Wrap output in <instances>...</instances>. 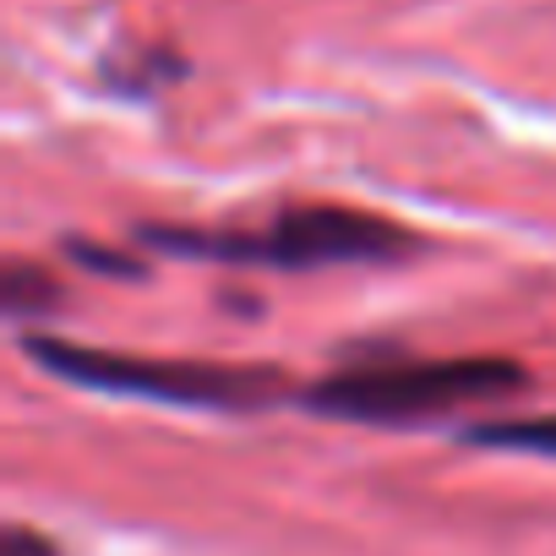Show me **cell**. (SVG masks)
I'll list each match as a JSON object with an SVG mask.
<instances>
[{
  "label": "cell",
  "mask_w": 556,
  "mask_h": 556,
  "mask_svg": "<svg viewBox=\"0 0 556 556\" xmlns=\"http://www.w3.org/2000/svg\"><path fill=\"white\" fill-rule=\"evenodd\" d=\"M137 240L197 256V262H251V267H333V262H393L415 240L361 207H290L267 229H169L142 224Z\"/></svg>",
  "instance_id": "cell-1"
},
{
  "label": "cell",
  "mask_w": 556,
  "mask_h": 556,
  "mask_svg": "<svg viewBox=\"0 0 556 556\" xmlns=\"http://www.w3.org/2000/svg\"><path fill=\"white\" fill-rule=\"evenodd\" d=\"M0 556H61V551H55V540H45V534L12 523V529H7V545H0Z\"/></svg>",
  "instance_id": "cell-7"
},
{
  "label": "cell",
  "mask_w": 556,
  "mask_h": 556,
  "mask_svg": "<svg viewBox=\"0 0 556 556\" xmlns=\"http://www.w3.org/2000/svg\"><path fill=\"white\" fill-rule=\"evenodd\" d=\"M72 256H77L83 267H99V273H115V278H142V262H131V256H115V251H104V245H88V240H72Z\"/></svg>",
  "instance_id": "cell-6"
},
{
  "label": "cell",
  "mask_w": 556,
  "mask_h": 556,
  "mask_svg": "<svg viewBox=\"0 0 556 556\" xmlns=\"http://www.w3.org/2000/svg\"><path fill=\"white\" fill-rule=\"evenodd\" d=\"M469 447H496V453H540L556 458V415H529V420H485L464 431Z\"/></svg>",
  "instance_id": "cell-4"
},
{
  "label": "cell",
  "mask_w": 556,
  "mask_h": 556,
  "mask_svg": "<svg viewBox=\"0 0 556 556\" xmlns=\"http://www.w3.org/2000/svg\"><path fill=\"white\" fill-rule=\"evenodd\" d=\"M523 388V366L513 361H366L350 371L323 377L317 388L301 393L306 409L328 420H355V426H420L437 415H453L480 399H507Z\"/></svg>",
  "instance_id": "cell-2"
},
{
  "label": "cell",
  "mask_w": 556,
  "mask_h": 556,
  "mask_svg": "<svg viewBox=\"0 0 556 556\" xmlns=\"http://www.w3.org/2000/svg\"><path fill=\"white\" fill-rule=\"evenodd\" d=\"M28 361L45 366L61 382L93 388V393H121V399H153V404H180V409H224L245 415L285 393V377L267 366H213V361H142V355H115L93 344H66L50 333L23 339Z\"/></svg>",
  "instance_id": "cell-3"
},
{
  "label": "cell",
  "mask_w": 556,
  "mask_h": 556,
  "mask_svg": "<svg viewBox=\"0 0 556 556\" xmlns=\"http://www.w3.org/2000/svg\"><path fill=\"white\" fill-rule=\"evenodd\" d=\"M0 301H7V306L23 317V312H50V306L61 301V290H55V278H50L45 267H34V262H7V278H0Z\"/></svg>",
  "instance_id": "cell-5"
}]
</instances>
